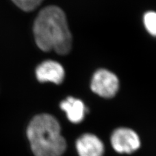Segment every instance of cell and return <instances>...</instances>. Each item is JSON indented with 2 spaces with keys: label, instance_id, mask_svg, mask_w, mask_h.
<instances>
[{
  "label": "cell",
  "instance_id": "cell-9",
  "mask_svg": "<svg viewBox=\"0 0 156 156\" xmlns=\"http://www.w3.org/2000/svg\"><path fill=\"white\" fill-rule=\"evenodd\" d=\"M16 5L25 12H31L41 5L44 0H12Z\"/></svg>",
  "mask_w": 156,
  "mask_h": 156
},
{
  "label": "cell",
  "instance_id": "cell-7",
  "mask_svg": "<svg viewBox=\"0 0 156 156\" xmlns=\"http://www.w3.org/2000/svg\"><path fill=\"white\" fill-rule=\"evenodd\" d=\"M61 109L65 112L67 118L73 124H79L83 120L87 109L81 100L68 97L61 102Z\"/></svg>",
  "mask_w": 156,
  "mask_h": 156
},
{
  "label": "cell",
  "instance_id": "cell-4",
  "mask_svg": "<svg viewBox=\"0 0 156 156\" xmlns=\"http://www.w3.org/2000/svg\"><path fill=\"white\" fill-rule=\"evenodd\" d=\"M112 147L119 154H132L140 147L141 142L139 135L128 128H119L111 135Z\"/></svg>",
  "mask_w": 156,
  "mask_h": 156
},
{
  "label": "cell",
  "instance_id": "cell-8",
  "mask_svg": "<svg viewBox=\"0 0 156 156\" xmlns=\"http://www.w3.org/2000/svg\"><path fill=\"white\" fill-rule=\"evenodd\" d=\"M144 25L147 31L151 35L156 37V12H147L143 18Z\"/></svg>",
  "mask_w": 156,
  "mask_h": 156
},
{
  "label": "cell",
  "instance_id": "cell-6",
  "mask_svg": "<svg viewBox=\"0 0 156 156\" xmlns=\"http://www.w3.org/2000/svg\"><path fill=\"white\" fill-rule=\"evenodd\" d=\"M76 147L79 156H103L105 146L101 140L94 134L85 133L77 139Z\"/></svg>",
  "mask_w": 156,
  "mask_h": 156
},
{
  "label": "cell",
  "instance_id": "cell-1",
  "mask_svg": "<svg viewBox=\"0 0 156 156\" xmlns=\"http://www.w3.org/2000/svg\"><path fill=\"white\" fill-rule=\"evenodd\" d=\"M33 34L37 46L44 51L53 50L66 55L71 50L72 34L64 11L57 6H48L38 12L33 24Z\"/></svg>",
  "mask_w": 156,
  "mask_h": 156
},
{
  "label": "cell",
  "instance_id": "cell-3",
  "mask_svg": "<svg viewBox=\"0 0 156 156\" xmlns=\"http://www.w3.org/2000/svg\"><path fill=\"white\" fill-rule=\"evenodd\" d=\"M119 87L118 77L113 72L104 68L96 71L90 82L92 92L104 98H113L118 92Z\"/></svg>",
  "mask_w": 156,
  "mask_h": 156
},
{
  "label": "cell",
  "instance_id": "cell-5",
  "mask_svg": "<svg viewBox=\"0 0 156 156\" xmlns=\"http://www.w3.org/2000/svg\"><path fill=\"white\" fill-rule=\"evenodd\" d=\"M35 74L39 82H50L58 85L65 79V71L59 62L48 60L42 62L37 67Z\"/></svg>",
  "mask_w": 156,
  "mask_h": 156
},
{
  "label": "cell",
  "instance_id": "cell-2",
  "mask_svg": "<svg viewBox=\"0 0 156 156\" xmlns=\"http://www.w3.org/2000/svg\"><path fill=\"white\" fill-rule=\"evenodd\" d=\"M27 136L35 156H62L66 150L60 124L50 114L33 117L28 125Z\"/></svg>",
  "mask_w": 156,
  "mask_h": 156
}]
</instances>
